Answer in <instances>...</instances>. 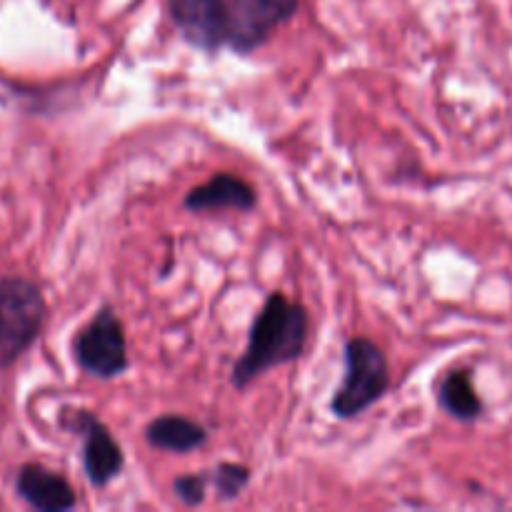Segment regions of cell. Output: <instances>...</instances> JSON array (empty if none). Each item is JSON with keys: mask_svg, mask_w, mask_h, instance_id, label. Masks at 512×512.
Instances as JSON below:
<instances>
[{"mask_svg": "<svg viewBox=\"0 0 512 512\" xmlns=\"http://www.w3.org/2000/svg\"><path fill=\"white\" fill-rule=\"evenodd\" d=\"M300 0H228L230 40L238 53H250L270 38L278 25L290 20Z\"/></svg>", "mask_w": 512, "mask_h": 512, "instance_id": "cell-5", "label": "cell"}, {"mask_svg": "<svg viewBox=\"0 0 512 512\" xmlns=\"http://www.w3.org/2000/svg\"><path fill=\"white\" fill-rule=\"evenodd\" d=\"M145 438L153 448L168 450V453H190L205 445L208 435L198 423L180 415H165V418L153 420L145 430Z\"/></svg>", "mask_w": 512, "mask_h": 512, "instance_id": "cell-10", "label": "cell"}, {"mask_svg": "<svg viewBox=\"0 0 512 512\" xmlns=\"http://www.w3.org/2000/svg\"><path fill=\"white\" fill-rule=\"evenodd\" d=\"M175 495L183 500L185 505L195 508L205 500V480L200 475H183V478L175 480Z\"/></svg>", "mask_w": 512, "mask_h": 512, "instance_id": "cell-13", "label": "cell"}, {"mask_svg": "<svg viewBox=\"0 0 512 512\" xmlns=\"http://www.w3.org/2000/svg\"><path fill=\"white\" fill-rule=\"evenodd\" d=\"M45 300L33 283L8 278L0 283V365H10L38 338Z\"/></svg>", "mask_w": 512, "mask_h": 512, "instance_id": "cell-3", "label": "cell"}, {"mask_svg": "<svg viewBox=\"0 0 512 512\" xmlns=\"http://www.w3.org/2000/svg\"><path fill=\"white\" fill-rule=\"evenodd\" d=\"M170 15L190 45L215 53L230 40L228 0H170Z\"/></svg>", "mask_w": 512, "mask_h": 512, "instance_id": "cell-6", "label": "cell"}, {"mask_svg": "<svg viewBox=\"0 0 512 512\" xmlns=\"http://www.w3.org/2000/svg\"><path fill=\"white\" fill-rule=\"evenodd\" d=\"M185 208L193 213H210V210H253L255 190L243 178L220 173L205 185H198L185 198Z\"/></svg>", "mask_w": 512, "mask_h": 512, "instance_id": "cell-8", "label": "cell"}, {"mask_svg": "<svg viewBox=\"0 0 512 512\" xmlns=\"http://www.w3.org/2000/svg\"><path fill=\"white\" fill-rule=\"evenodd\" d=\"M310 320L300 303L273 293L250 328L248 350L233 368V385L245 388L275 365L293 363L308 343Z\"/></svg>", "mask_w": 512, "mask_h": 512, "instance_id": "cell-1", "label": "cell"}, {"mask_svg": "<svg viewBox=\"0 0 512 512\" xmlns=\"http://www.w3.org/2000/svg\"><path fill=\"white\" fill-rule=\"evenodd\" d=\"M18 493L28 500L35 510L60 512L75 505V493L70 483L40 465H25L18 475Z\"/></svg>", "mask_w": 512, "mask_h": 512, "instance_id": "cell-9", "label": "cell"}, {"mask_svg": "<svg viewBox=\"0 0 512 512\" xmlns=\"http://www.w3.org/2000/svg\"><path fill=\"white\" fill-rule=\"evenodd\" d=\"M75 428L85 435L83 465L88 480L103 488L110 480L118 478L120 470H123V450L113 440L110 430L90 413L75 415Z\"/></svg>", "mask_w": 512, "mask_h": 512, "instance_id": "cell-7", "label": "cell"}, {"mask_svg": "<svg viewBox=\"0 0 512 512\" xmlns=\"http://www.w3.org/2000/svg\"><path fill=\"white\" fill-rule=\"evenodd\" d=\"M390 385L388 358L368 338H353L345 345V378L330 410L335 418H355L378 403Z\"/></svg>", "mask_w": 512, "mask_h": 512, "instance_id": "cell-2", "label": "cell"}, {"mask_svg": "<svg viewBox=\"0 0 512 512\" xmlns=\"http://www.w3.org/2000/svg\"><path fill=\"white\" fill-rule=\"evenodd\" d=\"M438 398L443 410H448V413L458 420H475L483 413V403H480V398L475 395L473 380H470L468 370H453V373L440 383Z\"/></svg>", "mask_w": 512, "mask_h": 512, "instance_id": "cell-11", "label": "cell"}, {"mask_svg": "<svg viewBox=\"0 0 512 512\" xmlns=\"http://www.w3.org/2000/svg\"><path fill=\"white\" fill-rule=\"evenodd\" d=\"M250 483L248 468L235 463H223L215 470V488H218L220 500H233L238 498L245 490V485Z\"/></svg>", "mask_w": 512, "mask_h": 512, "instance_id": "cell-12", "label": "cell"}, {"mask_svg": "<svg viewBox=\"0 0 512 512\" xmlns=\"http://www.w3.org/2000/svg\"><path fill=\"white\" fill-rule=\"evenodd\" d=\"M75 358L90 375L110 380L128 368L123 323L110 308H103L75 340Z\"/></svg>", "mask_w": 512, "mask_h": 512, "instance_id": "cell-4", "label": "cell"}]
</instances>
